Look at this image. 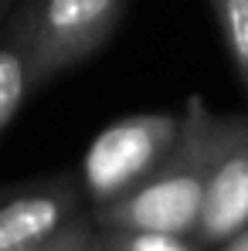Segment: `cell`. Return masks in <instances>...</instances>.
Wrapping results in <instances>:
<instances>
[{
	"label": "cell",
	"mask_w": 248,
	"mask_h": 251,
	"mask_svg": "<svg viewBox=\"0 0 248 251\" xmlns=\"http://www.w3.org/2000/svg\"><path fill=\"white\" fill-rule=\"evenodd\" d=\"M218 251H248V227H242L235 238H228L224 245H218Z\"/></svg>",
	"instance_id": "30bf717a"
},
{
	"label": "cell",
	"mask_w": 248,
	"mask_h": 251,
	"mask_svg": "<svg viewBox=\"0 0 248 251\" xmlns=\"http://www.w3.org/2000/svg\"><path fill=\"white\" fill-rule=\"evenodd\" d=\"M34 75H31V58L14 38L0 41V136L3 129L17 119L24 102L34 92Z\"/></svg>",
	"instance_id": "8992f818"
},
{
	"label": "cell",
	"mask_w": 248,
	"mask_h": 251,
	"mask_svg": "<svg viewBox=\"0 0 248 251\" xmlns=\"http://www.w3.org/2000/svg\"><path fill=\"white\" fill-rule=\"evenodd\" d=\"M112 251H201L194 234H164V231H106Z\"/></svg>",
	"instance_id": "ba28073f"
},
{
	"label": "cell",
	"mask_w": 248,
	"mask_h": 251,
	"mask_svg": "<svg viewBox=\"0 0 248 251\" xmlns=\"http://www.w3.org/2000/svg\"><path fill=\"white\" fill-rule=\"evenodd\" d=\"M85 251H112V248H109V241H106V238H92V245H88Z\"/></svg>",
	"instance_id": "7c38bea8"
},
{
	"label": "cell",
	"mask_w": 248,
	"mask_h": 251,
	"mask_svg": "<svg viewBox=\"0 0 248 251\" xmlns=\"http://www.w3.org/2000/svg\"><path fill=\"white\" fill-rule=\"evenodd\" d=\"M92 245V227H88V221L82 217H75L65 231H58L55 238H48L41 245H31V248H21V251H85Z\"/></svg>",
	"instance_id": "9c48e42d"
},
{
	"label": "cell",
	"mask_w": 248,
	"mask_h": 251,
	"mask_svg": "<svg viewBox=\"0 0 248 251\" xmlns=\"http://www.w3.org/2000/svg\"><path fill=\"white\" fill-rule=\"evenodd\" d=\"M248 126V112H214L201 95L184 105V129L160 167L112 204L95 207L102 231L197 234L207 183L228 146Z\"/></svg>",
	"instance_id": "6da1fadb"
},
{
	"label": "cell",
	"mask_w": 248,
	"mask_h": 251,
	"mask_svg": "<svg viewBox=\"0 0 248 251\" xmlns=\"http://www.w3.org/2000/svg\"><path fill=\"white\" fill-rule=\"evenodd\" d=\"M14 7H17V0H0V24L14 14Z\"/></svg>",
	"instance_id": "8fae6325"
},
{
	"label": "cell",
	"mask_w": 248,
	"mask_h": 251,
	"mask_svg": "<svg viewBox=\"0 0 248 251\" xmlns=\"http://www.w3.org/2000/svg\"><path fill=\"white\" fill-rule=\"evenodd\" d=\"M123 7L126 0H28V7L10 14L7 38L28 51L34 85L41 88L109 41Z\"/></svg>",
	"instance_id": "7a4b0ae2"
},
{
	"label": "cell",
	"mask_w": 248,
	"mask_h": 251,
	"mask_svg": "<svg viewBox=\"0 0 248 251\" xmlns=\"http://www.w3.org/2000/svg\"><path fill=\"white\" fill-rule=\"evenodd\" d=\"M184 112H133L109 123L82 156V190L102 207L139 187L173 153Z\"/></svg>",
	"instance_id": "3957f363"
},
{
	"label": "cell",
	"mask_w": 248,
	"mask_h": 251,
	"mask_svg": "<svg viewBox=\"0 0 248 251\" xmlns=\"http://www.w3.org/2000/svg\"><path fill=\"white\" fill-rule=\"evenodd\" d=\"M242 227H248V126L228 146L207 183L204 210L194 238L204 248H218Z\"/></svg>",
	"instance_id": "5b68a950"
},
{
	"label": "cell",
	"mask_w": 248,
	"mask_h": 251,
	"mask_svg": "<svg viewBox=\"0 0 248 251\" xmlns=\"http://www.w3.org/2000/svg\"><path fill=\"white\" fill-rule=\"evenodd\" d=\"M218 34L228 48V58L235 65V75L248 95V0H207Z\"/></svg>",
	"instance_id": "52a82bcc"
},
{
	"label": "cell",
	"mask_w": 248,
	"mask_h": 251,
	"mask_svg": "<svg viewBox=\"0 0 248 251\" xmlns=\"http://www.w3.org/2000/svg\"><path fill=\"white\" fill-rule=\"evenodd\" d=\"M79 190L68 176L21 187L0 197V251L41 245L79 217Z\"/></svg>",
	"instance_id": "277c9868"
}]
</instances>
